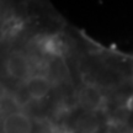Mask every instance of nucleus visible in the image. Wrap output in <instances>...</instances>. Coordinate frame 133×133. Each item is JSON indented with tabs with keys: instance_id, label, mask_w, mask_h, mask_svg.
<instances>
[{
	"instance_id": "f257e3e1",
	"label": "nucleus",
	"mask_w": 133,
	"mask_h": 133,
	"mask_svg": "<svg viewBox=\"0 0 133 133\" xmlns=\"http://www.w3.org/2000/svg\"><path fill=\"white\" fill-rule=\"evenodd\" d=\"M6 71L15 80H24L31 78V65L27 57L21 52H12L6 59Z\"/></svg>"
},
{
	"instance_id": "7ed1b4c3",
	"label": "nucleus",
	"mask_w": 133,
	"mask_h": 133,
	"mask_svg": "<svg viewBox=\"0 0 133 133\" xmlns=\"http://www.w3.org/2000/svg\"><path fill=\"white\" fill-rule=\"evenodd\" d=\"M25 90L31 99L41 100L46 97L51 90V81L46 76L32 75L25 81Z\"/></svg>"
},
{
	"instance_id": "f03ea898",
	"label": "nucleus",
	"mask_w": 133,
	"mask_h": 133,
	"mask_svg": "<svg viewBox=\"0 0 133 133\" xmlns=\"http://www.w3.org/2000/svg\"><path fill=\"white\" fill-rule=\"evenodd\" d=\"M4 133H32V122L24 112L15 111L5 117L3 122Z\"/></svg>"
}]
</instances>
